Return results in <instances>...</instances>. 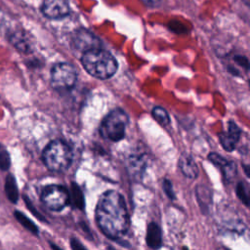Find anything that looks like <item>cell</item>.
<instances>
[{
  "label": "cell",
  "mask_w": 250,
  "mask_h": 250,
  "mask_svg": "<svg viewBox=\"0 0 250 250\" xmlns=\"http://www.w3.org/2000/svg\"><path fill=\"white\" fill-rule=\"evenodd\" d=\"M96 221L101 230L111 239L122 237L129 229V215L123 196L116 190H106L97 203Z\"/></svg>",
  "instance_id": "obj_1"
},
{
  "label": "cell",
  "mask_w": 250,
  "mask_h": 250,
  "mask_svg": "<svg viewBox=\"0 0 250 250\" xmlns=\"http://www.w3.org/2000/svg\"><path fill=\"white\" fill-rule=\"evenodd\" d=\"M81 63L84 69L92 76L99 79L110 78L117 70L115 58L107 51L95 48L83 53Z\"/></svg>",
  "instance_id": "obj_2"
},
{
  "label": "cell",
  "mask_w": 250,
  "mask_h": 250,
  "mask_svg": "<svg viewBox=\"0 0 250 250\" xmlns=\"http://www.w3.org/2000/svg\"><path fill=\"white\" fill-rule=\"evenodd\" d=\"M42 159L46 167L53 172L66 171L72 161V151L69 146L61 140L49 143L43 150Z\"/></svg>",
  "instance_id": "obj_3"
},
{
  "label": "cell",
  "mask_w": 250,
  "mask_h": 250,
  "mask_svg": "<svg viewBox=\"0 0 250 250\" xmlns=\"http://www.w3.org/2000/svg\"><path fill=\"white\" fill-rule=\"evenodd\" d=\"M127 124V114L120 108L113 109L104 118L101 123V136L107 141L118 142L125 137Z\"/></svg>",
  "instance_id": "obj_4"
},
{
  "label": "cell",
  "mask_w": 250,
  "mask_h": 250,
  "mask_svg": "<svg viewBox=\"0 0 250 250\" xmlns=\"http://www.w3.org/2000/svg\"><path fill=\"white\" fill-rule=\"evenodd\" d=\"M77 80L75 67L67 62L56 63L51 70V84L58 92H66L73 88Z\"/></svg>",
  "instance_id": "obj_5"
},
{
  "label": "cell",
  "mask_w": 250,
  "mask_h": 250,
  "mask_svg": "<svg viewBox=\"0 0 250 250\" xmlns=\"http://www.w3.org/2000/svg\"><path fill=\"white\" fill-rule=\"evenodd\" d=\"M41 201L53 211H61L69 203V191L60 185H49L42 189Z\"/></svg>",
  "instance_id": "obj_6"
},
{
  "label": "cell",
  "mask_w": 250,
  "mask_h": 250,
  "mask_svg": "<svg viewBox=\"0 0 250 250\" xmlns=\"http://www.w3.org/2000/svg\"><path fill=\"white\" fill-rule=\"evenodd\" d=\"M41 11L45 17L58 20L68 15L69 7L66 0H43Z\"/></svg>",
  "instance_id": "obj_7"
},
{
  "label": "cell",
  "mask_w": 250,
  "mask_h": 250,
  "mask_svg": "<svg viewBox=\"0 0 250 250\" xmlns=\"http://www.w3.org/2000/svg\"><path fill=\"white\" fill-rule=\"evenodd\" d=\"M72 45L74 46L75 49L84 53L91 49L100 48L101 42L90 31L81 29V30H78L74 34V36L72 38Z\"/></svg>",
  "instance_id": "obj_8"
},
{
  "label": "cell",
  "mask_w": 250,
  "mask_h": 250,
  "mask_svg": "<svg viewBox=\"0 0 250 250\" xmlns=\"http://www.w3.org/2000/svg\"><path fill=\"white\" fill-rule=\"evenodd\" d=\"M240 136L241 129L233 121H229L228 131L220 133L219 140L225 150L232 151L235 148L236 144L240 139Z\"/></svg>",
  "instance_id": "obj_9"
},
{
  "label": "cell",
  "mask_w": 250,
  "mask_h": 250,
  "mask_svg": "<svg viewBox=\"0 0 250 250\" xmlns=\"http://www.w3.org/2000/svg\"><path fill=\"white\" fill-rule=\"evenodd\" d=\"M129 173L134 178H142V174L146 168V157L143 154H132L127 161Z\"/></svg>",
  "instance_id": "obj_10"
},
{
  "label": "cell",
  "mask_w": 250,
  "mask_h": 250,
  "mask_svg": "<svg viewBox=\"0 0 250 250\" xmlns=\"http://www.w3.org/2000/svg\"><path fill=\"white\" fill-rule=\"evenodd\" d=\"M179 167L182 173L188 179L194 180L198 176V168L191 156L183 154L179 159Z\"/></svg>",
  "instance_id": "obj_11"
},
{
  "label": "cell",
  "mask_w": 250,
  "mask_h": 250,
  "mask_svg": "<svg viewBox=\"0 0 250 250\" xmlns=\"http://www.w3.org/2000/svg\"><path fill=\"white\" fill-rule=\"evenodd\" d=\"M146 244L152 249H157L162 245V234L159 226L156 223H149L146 229Z\"/></svg>",
  "instance_id": "obj_12"
},
{
  "label": "cell",
  "mask_w": 250,
  "mask_h": 250,
  "mask_svg": "<svg viewBox=\"0 0 250 250\" xmlns=\"http://www.w3.org/2000/svg\"><path fill=\"white\" fill-rule=\"evenodd\" d=\"M11 44L17 48L19 51L28 54L32 52V46L30 43V40L28 39L27 35L22 31H15L13 32L10 37Z\"/></svg>",
  "instance_id": "obj_13"
},
{
  "label": "cell",
  "mask_w": 250,
  "mask_h": 250,
  "mask_svg": "<svg viewBox=\"0 0 250 250\" xmlns=\"http://www.w3.org/2000/svg\"><path fill=\"white\" fill-rule=\"evenodd\" d=\"M4 188H5V193L8 197V199L12 203L16 204L19 200V189H18L16 179L12 174H9L6 177Z\"/></svg>",
  "instance_id": "obj_14"
},
{
  "label": "cell",
  "mask_w": 250,
  "mask_h": 250,
  "mask_svg": "<svg viewBox=\"0 0 250 250\" xmlns=\"http://www.w3.org/2000/svg\"><path fill=\"white\" fill-rule=\"evenodd\" d=\"M14 216L15 218L17 219V221L24 228L26 229L27 230H29L31 233L37 235L39 230H38V228L36 227V225L30 220L28 219L23 213H21V211H15L14 212Z\"/></svg>",
  "instance_id": "obj_15"
},
{
  "label": "cell",
  "mask_w": 250,
  "mask_h": 250,
  "mask_svg": "<svg viewBox=\"0 0 250 250\" xmlns=\"http://www.w3.org/2000/svg\"><path fill=\"white\" fill-rule=\"evenodd\" d=\"M69 202L76 208H84V196L78 186L72 184V188L69 193Z\"/></svg>",
  "instance_id": "obj_16"
},
{
  "label": "cell",
  "mask_w": 250,
  "mask_h": 250,
  "mask_svg": "<svg viewBox=\"0 0 250 250\" xmlns=\"http://www.w3.org/2000/svg\"><path fill=\"white\" fill-rule=\"evenodd\" d=\"M152 116L159 124L163 125V126H166L170 123V117H169L167 111L165 110V108H163L161 106H155L152 109Z\"/></svg>",
  "instance_id": "obj_17"
},
{
  "label": "cell",
  "mask_w": 250,
  "mask_h": 250,
  "mask_svg": "<svg viewBox=\"0 0 250 250\" xmlns=\"http://www.w3.org/2000/svg\"><path fill=\"white\" fill-rule=\"evenodd\" d=\"M222 172H223V175H224V178L226 181L229 182L231 181L235 176H236V172H237V168H236V165L234 162H231V161H227L222 167Z\"/></svg>",
  "instance_id": "obj_18"
},
{
  "label": "cell",
  "mask_w": 250,
  "mask_h": 250,
  "mask_svg": "<svg viewBox=\"0 0 250 250\" xmlns=\"http://www.w3.org/2000/svg\"><path fill=\"white\" fill-rule=\"evenodd\" d=\"M236 194H237V197L245 206L249 205V190L245 183L243 182L238 183V185L236 186Z\"/></svg>",
  "instance_id": "obj_19"
},
{
  "label": "cell",
  "mask_w": 250,
  "mask_h": 250,
  "mask_svg": "<svg viewBox=\"0 0 250 250\" xmlns=\"http://www.w3.org/2000/svg\"><path fill=\"white\" fill-rule=\"evenodd\" d=\"M11 166V158L9 155V152L3 146L0 145V170L7 171Z\"/></svg>",
  "instance_id": "obj_20"
},
{
  "label": "cell",
  "mask_w": 250,
  "mask_h": 250,
  "mask_svg": "<svg viewBox=\"0 0 250 250\" xmlns=\"http://www.w3.org/2000/svg\"><path fill=\"white\" fill-rule=\"evenodd\" d=\"M232 62L236 64V65H238L239 67H241L242 68V70H244V71H248V69H249V62H248V59L246 58V57H244V56H241V55H235V56H233V58H232Z\"/></svg>",
  "instance_id": "obj_21"
},
{
  "label": "cell",
  "mask_w": 250,
  "mask_h": 250,
  "mask_svg": "<svg viewBox=\"0 0 250 250\" xmlns=\"http://www.w3.org/2000/svg\"><path fill=\"white\" fill-rule=\"evenodd\" d=\"M208 159H209L213 164H215L216 166H218V167H220V168L228 161L226 158H224L222 155H220V154H218V153H216V152L210 153V154L208 155Z\"/></svg>",
  "instance_id": "obj_22"
},
{
  "label": "cell",
  "mask_w": 250,
  "mask_h": 250,
  "mask_svg": "<svg viewBox=\"0 0 250 250\" xmlns=\"http://www.w3.org/2000/svg\"><path fill=\"white\" fill-rule=\"evenodd\" d=\"M163 189H164L166 195L170 199H175V193H174V190H173V186H172V183L169 180H164L163 181Z\"/></svg>",
  "instance_id": "obj_23"
},
{
  "label": "cell",
  "mask_w": 250,
  "mask_h": 250,
  "mask_svg": "<svg viewBox=\"0 0 250 250\" xmlns=\"http://www.w3.org/2000/svg\"><path fill=\"white\" fill-rule=\"evenodd\" d=\"M23 199H24V201H25V204H26V206H27V208L33 213V215H35L37 218H39L40 220H43L44 221V217H42L38 212H37V210L33 207V205L31 204V201L26 197V196H24L23 197Z\"/></svg>",
  "instance_id": "obj_24"
},
{
  "label": "cell",
  "mask_w": 250,
  "mask_h": 250,
  "mask_svg": "<svg viewBox=\"0 0 250 250\" xmlns=\"http://www.w3.org/2000/svg\"><path fill=\"white\" fill-rule=\"evenodd\" d=\"M70 244H71V248L72 249H85V246L84 245H82L78 240H76V239H74V238H72L71 240H70Z\"/></svg>",
  "instance_id": "obj_25"
}]
</instances>
